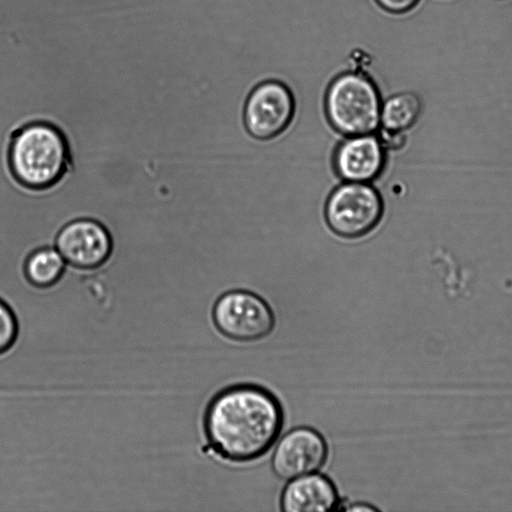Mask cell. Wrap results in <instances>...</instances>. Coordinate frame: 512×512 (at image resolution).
I'll use <instances>...</instances> for the list:
<instances>
[{
	"mask_svg": "<svg viewBox=\"0 0 512 512\" xmlns=\"http://www.w3.org/2000/svg\"><path fill=\"white\" fill-rule=\"evenodd\" d=\"M285 411L268 388L239 383L217 391L203 414L206 446L222 461L245 464L263 457L283 430Z\"/></svg>",
	"mask_w": 512,
	"mask_h": 512,
	"instance_id": "1",
	"label": "cell"
},
{
	"mask_svg": "<svg viewBox=\"0 0 512 512\" xmlns=\"http://www.w3.org/2000/svg\"><path fill=\"white\" fill-rule=\"evenodd\" d=\"M9 164L15 178L24 186L32 189L50 187L72 166L67 138L49 122L28 123L11 139Z\"/></svg>",
	"mask_w": 512,
	"mask_h": 512,
	"instance_id": "2",
	"label": "cell"
},
{
	"mask_svg": "<svg viewBox=\"0 0 512 512\" xmlns=\"http://www.w3.org/2000/svg\"><path fill=\"white\" fill-rule=\"evenodd\" d=\"M325 107L331 125L343 135L371 134L380 122L378 91L367 77L358 73H345L332 82Z\"/></svg>",
	"mask_w": 512,
	"mask_h": 512,
	"instance_id": "3",
	"label": "cell"
},
{
	"mask_svg": "<svg viewBox=\"0 0 512 512\" xmlns=\"http://www.w3.org/2000/svg\"><path fill=\"white\" fill-rule=\"evenodd\" d=\"M212 321L219 333L237 342L264 339L276 324L274 312L266 300L243 289L227 291L216 299Z\"/></svg>",
	"mask_w": 512,
	"mask_h": 512,
	"instance_id": "4",
	"label": "cell"
},
{
	"mask_svg": "<svg viewBox=\"0 0 512 512\" xmlns=\"http://www.w3.org/2000/svg\"><path fill=\"white\" fill-rule=\"evenodd\" d=\"M383 203L378 191L363 182H346L333 190L325 205L331 230L354 238L371 231L381 219Z\"/></svg>",
	"mask_w": 512,
	"mask_h": 512,
	"instance_id": "5",
	"label": "cell"
},
{
	"mask_svg": "<svg viewBox=\"0 0 512 512\" xmlns=\"http://www.w3.org/2000/svg\"><path fill=\"white\" fill-rule=\"evenodd\" d=\"M271 467L282 480L319 472L325 465L329 447L324 436L309 426H298L277 440Z\"/></svg>",
	"mask_w": 512,
	"mask_h": 512,
	"instance_id": "6",
	"label": "cell"
},
{
	"mask_svg": "<svg viewBox=\"0 0 512 512\" xmlns=\"http://www.w3.org/2000/svg\"><path fill=\"white\" fill-rule=\"evenodd\" d=\"M294 114L293 97L282 83L266 81L255 87L244 108V124L256 139L276 137L290 124Z\"/></svg>",
	"mask_w": 512,
	"mask_h": 512,
	"instance_id": "7",
	"label": "cell"
},
{
	"mask_svg": "<svg viewBox=\"0 0 512 512\" xmlns=\"http://www.w3.org/2000/svg\"><path fill=\"white\" fill-rule=\"evenodd\" d=\"M55 247L67 264L91 269L102 265L109 258L112 239L109 231L99 221L79 218L61 228Z\"/></svg>",
	"mask_w": 512,
	"mask_h": 512,
	"instance_id": "8",
	"label": "cell"
},
{
	"mask_svg": "<svg viewBox=\"0 0 512 512\" xmlns=\"http://www.w3.org/2000/svg\"><path fill=\"white\" fill-rule=\"evenodd\" d=\"M384 162L382 143L371 134L349 136L338 145L334 155L336 172L348 182L367 183L374 180Z\"/></svg>",
	"mask_w": 512,
	"mask_h": 512,
	"instance_id": "9",
	"label": "cell"
},
{
	"mask_svg": "<svg viewBox=\"0 0 512 512\" xmlns=\"http://www.w3.org/2000/svg\"><path fill=\"white\" fill-rule=\"evenodd\" d=\"M279 503L284 512H327L339 510L342 500L334 482L314 472L288 480Z\"/></svg>",
	"mask_w": 512,
	"mask_h": 512,
	"instance_id": "10",
	"label": "cell"
},
{
	"mask_svg": "<svg viewBox=\"0 0 512 512\" xmlns=\"http://www.w3.org/2000/svg\"><path fill=\"white\" fill-rule=\"evenodd\" d=\"M67 263L55 246H45L33 251L24 266L28 282L38 288L47 289L62 278Z\"/></svg>",
	"mask_w": 512,
	"mask_h": 512,
	"instance_id": "11",
	"label": "cell"
},
{
	"mask_svg": "<svg viewBox=\"0 0 512 512\" xmlns=\"http://www.w3.org/2000/svg\"><path fill=\"white\" fill-rule=\"evenodd\" d=\"M421 107V101L414 93L394 94L381 105L380 122L384 130L402 132L416 122Z\"/></svg>",
	"mask_w": 512,
	"mask_h": 512,
	"instance_id": "12",
	"label": "cell"
},
{
	"mask_svg": "<svg viewBox=\"0 0 512 512\" xmlns=\"http://www.w3.org/2000/svg\"><path fill=\"white\" fill-rule=\"evenodd\" d=\"M19 335L18 318L12 306L0 297V355L9 351Z\"/></svg>",
	"mask_w": 512,
	"mask_h": 512,
	"instance_id": "13",
	"label": "cell"
},
{
	"mask_svg": "<svg viewBox=\"0 0 512 512\" xmlns=\"http://www.w3.org/2000/svg\"><path fill=\"white\" fill-rule=\"evenodd\" d=\"M419 0H377L379 5L391 13H405L416 6Z\"/></svg>",
	"mask_w": 512,
	"mask_h": 512,
	"instance_id": "14",
	"label": "cell"
},
{
	"mask_svg": "<svg viewBox=\"0 0 512 512\" xmlns=\"http://www.w3.org/2000/svg\"><path fill=\"white\" fill-rule=\"evenodd\" d=\"M339 510L344 511H376L378 508L365 502L341 503Z\"/></svg>",
	"mask_w": 512,
	"mask_h": 512,
	"instance_id": "15",
	"label": "cell"
}]
</instances>
